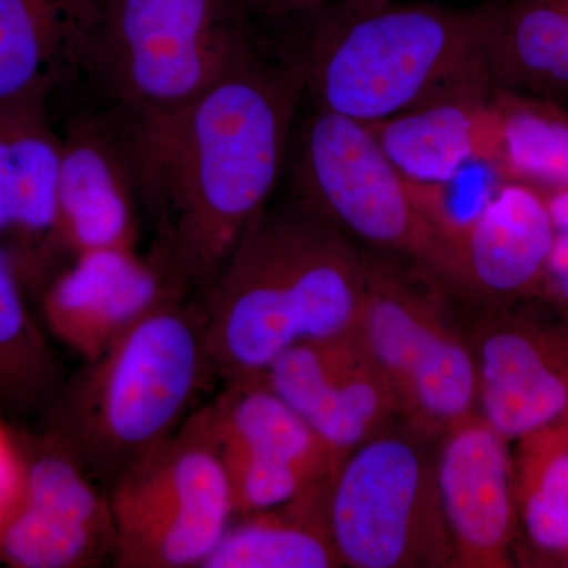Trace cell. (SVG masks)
<instances>
[{
  "instance_id": "cell-28",
  "label": "cell",
  "mask_w": 568,
  "mask_h": 568,
  "mask_svg": "<svg viewBox=\"0 0 568 568\" xmlns=\"http://www.w3.org/2000/svg\"><path fill=\"white\" fill-rule=\"evenodd\" d=\"M545 276L556 298L568 308V231H558Z\"/></svg>"
},
{
  "instance_id": "cell-3",
  "label": "cell",
  "mask_w": 568,
  "mask_h": 568,
  "mask_svg": "<svg viewBox=\"0 0 568 568\" xmlns=\"http://www.w3.org/2000/svg\"><path fill=\"white\" fill-rule=\"evenodd\" d=\"M364 291V250L298 204L265 205L201 291L213 373L263 376L297 343L355 331Z\"/></svg>"
},
{
  "instance_id": "cell-2",
  "label": "cell",
  "mask_w": 568,
  "mask_h": 568,
  "mask_svg": "<svg viewBox=\"0 0 568 568\" xmlns=\"http://www.w3.org/2000/svg\"><path fill=\"white\" fill-rule=\"evenodd\" d=\"M503 2L476 7L325 0L280 22L320 110L375 123L463 93L497 89L489 41Z\"/></svg>"
},
{
  "instance_id": "cell-25",
  "label": "cell",
  "mask_w": 568,
  "mask_h": 568,
  "mask_svg": "<svg viewBox=\"0 0 568 568\" xmlns=\"http://www.w3.org/2000/svg\"><path fill=\"white\" fill-rule=\"evenodd\" d=\"M220 457L226 470L234 517L283 506L317 484L286 463L242 454H220Z\"/></svg>"
},
{
  "instance_id": "cell-14",
  "label": "cell",
  "mask_w": 568,
  "mask_h": 568,
  "mask_svg": "<svg viewBox=\"0 0 568 568\" xmlns=\"http://www.w3.org/2000/svg\"><path fill=\"white\" fill-rule=\"evenodd\" d=\"M443 437L437 487L457 567H510L518 499L508 440L478 413Z\"/></svg>"
},
{
  "instance_id": "cell-21",
  "label": "cell",
  "mask_w": 568,
  "mask_h": 568,
  "mask_svg": "<svg viewBox=\"0 0 568 568\" xmlns=\"http://www.w3.org/2000/svg\"><path fill=\"white\" fill-rule=\"evenodd\" d=\"M488 69L496 88L523 74L568 82V11L555 0L503 2Z\"/></svg>"
},
{
  "instance_id": "cell-24",
  "label": "cell",
  "mask_w": 568,
  "mask_h": 568,
  "mask_svg": "<svg viewBox=\"0 0 568 568\" xmlns=\"http://www.w3.org/2000/svg\"><path fill=\"white\" fill-rule=\"evenodd\" d=\"M503 133L497 170L568 189V123L530 111L496 92Z\"/></svg>"
},
{
  "instance_id": "cell-1",
  "label": "cell",
  "mask_w": 568,
  "mask_h": 568,
  "mask_svg": "<svg viewBox=\"0 0 568 568\" xmlns=\"http://www.w3.org/2000/svg\"><path fill=\"white\" fill-rule=\"evenodd\" d=\"M286 51L272 61L257 47L162 130L130 134L142 200L160 224L153 252L190 291L222 271L282 174L306 91Z\"/></svg>"
},
{
  "instance_id": "cell-27",
  "label": "cell",
  "mask_w": 568,
  "mask_h": 568,
  "mask_svg": "<svg viewBox=\"0 0 568 568\" xmlns=\"http://www.w3.org/2000/svg\"><path fill=\"white\" fill-rule=\"evenodd\" d=\"M22 463L0 433V526L17 506L21 491Z\"/></svg>"
},
{
  "instance_id": "cell-8",
  "label": "cell",
  "mask_w": 568,
  "mask_h": 568,
  "mask_svg": "<svg viewBox=\"0 0 568 568\" xmlns=\"http://www.w3.org/2000/svg\"><path fill=\"white\" fill-rule=\"evenodd\" d=\"M327 518L342 566L457 567L436 462L386 432L351 452L328 480Z\"/></svg>"
},
{
  "instance_id": "cell-19",
  "label": "cell",
  "mask_w": 568,
  "mask_h": 568,
  "mask_svg": "<svg viewBox=\"0 0 568 568\" xmlns=\"http://www.w3.org/2000/svg\"><path fill=\"white\" fill-rule=\"evenodd\" d=\"M331 477L306 488L283 506L231 523L203 568L342 566L328 529Z\"/></svg>"
},
{
  "instance_id": "cell-30",
  "label": "cell",
  "mask_w": 568,
  "mask_h": 568,
  "mask_svg": "<svg viewBox=\"0 0 568 568\" xmlns=\"http://www.w3.org/2000/svg\"><path fill=\"white\" fill-rule=\"evenodd\" d=\"M547 205L558 231H568V190L556 194Z\"/></svg>"
},
{
  "instance_id": "cell-11",
  "label": "cell",
  "mask_w": 568,
  "mask_h": 568,
  "mask_svg": "<svg viewBox=\"0 0 568 568\" xmlns=\"http://www.w3.org/2000/svg\"><path fill=\"white\" fill-rule=\"evenodd\" d=\"M478 324L470 345L477 413L507 440L568 416V316L506 313Z\"/></svg>"
},
{
  "instance_id": "cell-7",
  "label": "cell",
  "mask_w": 568,
  "mask_h": 568,
  "mask_svg": "<svg viewBox=\"0 0 568 568\" xmlns=\"http://www.w3.org/2000/svg\"><path fill=\"white\" fill-rule=\"evenodd\" d=\"M294 142L295 204L366 250L409 257L436 274L443 227L454 219L436 185L406 178L372 129L346 115L316 108Z\"/></svg>"
},
{
  "instance_id": "cell-16",
  "label": "cell",
  "mask_w": 568,
  "mask_h": 568,
  "mask_svg": "<svg viewBox=\"0 0 568 568\" xmlns=\"http://www.w3.org/2000/svg\"><path fill=\"white\" fill-rule=\"evenodd\" d=\"M496 92L463 93L366 125L406 178L439 185L466 164L496 166L503 133Z\"/></svg>"
},
{
  "instance_id": "cell-12",
  "label": "cell",
  "mask_w": 568,
  "mask_h": 568,
  "mask_svg": "<svg viewBox=\"0 0 568 568\" xmlns=\"http://www.w3.org/2000/svg\"><path fill=\"white\" fill-rule=\"evenodd\" d=\"M556 235L548 205L537 194L504 186L473 216L444 227L436 276L455 295L506 306L545 278Z\"/></svg>"
},
{
  "instance_id": "cell-6",
  "label": "cell",
  "mask_w": 568,
  "mask_h": 568,
  "mask_svg": "<svg viewBox=\"0 0 568 568\" xmlns=\"http://www.w3.org/2000/svg\"><path fill=\"white\" fill-rule=\"evenodd\" d=\"M365 291L357 331L414 435L444 436L477 413L470 339L452 317V291L424 265L364 250Z\"/></svg>"
},
{
  "instance_id": "cell-15",
  "label": "cell",
  "mask_w": 568,
  "mask_h": 568,
  "mask_svg": "<svg viewBox=\"0 0 568 568\" xmlns=\"http://www.w3.org/2000/svg\"><path fill=\"white\" fill-rule=\"evenodd\" d=\"M63 140L59 211L65 252L138 248L140 174L132 138L122 121L89 118Z\"/></svg>"
},
{
  "instance_id": "cell-32",
  "label": "cell",
  "mask_w": 568,
  "mask_h": 568,
  "mask_svg": "<svg viewBox=\"0 0 568 568\" xmlns=\"http://www.w3.org/2000/svg\"><path fill=\"white\" fill-rule=\"evenodd\" d=\"M495 2H506V0H495Z\"/></svg>"
},
{
  "instance_id": "cell-29",
  "label": "cell",
  "mask_w": 568,
  "mask_h": 568,
  "mask_svg": "<svg viewBox=\"0 0 568 568\" xmlns=\"http://www.w3.org/2000/svg\"><path fill=\"white\" fill-rule=\"evenodd\" d=\"M252 18L280 22L320 6L325 0H242Z\"/></svg>"
},
{
  "instance_id": "cell-4",
  "label": "cell",
  "mask_w": 568,
  "mask_h": 568,
  "mask_svg": "<svg viewBox=\"0 0 568 568\" xmlns=\"http://www.w3.org/2000/svg\"><path fill=\"white\" fill-rule=\"evenodd\" d=\"M212 377L201 305L168 302L59 388L52 435L108 491L182 428Z\"/></svg>"
},
{
  "instance_id": "cell-9",
  "label": "cell",
  "mask_w": 568,
  "mask_h": 568,
  "mask_svg": "<svg viewBox=\"0 0 568 568\" xmlns=\"http://www.w3.org/2000/svg\"><path fill=\"white\" fill-rule=\"evenodd\" d=\"M108 495L115 567L203 568L234 518L222 457L194 413Z\"/></svg>"
},
{
  "instance_id": "cell-10",
  "label": "cell",
  "mask_w": 568,
  "mask_h": 568,
  "mask_svg": "<svg viewBox=\"0 0 568 568\" xmlns=\"http://www.w3.org/2000/svg\"><path fill=\"white\" fill-rule=\"evenodd\" d=\"M261 377L342 459L399 416L394 392L357 331L297 343Z\"/></svg>"
},
{
  "instance_id": "cell-18",
  "label": "cell",
  "mask_w": 568,
  "mask_h": 568,
  "mask_svg": "<svg viewBox=\"0 0 568 568\" xmlns=\"http://www.w3.org/2000/svg\"><path fill=\"white\" fill-rule=\"evenodd\" d=\"M102 0H0V100L84 67Z\"/></svg>"
},
{
  "instance_id": "cell-17",
  "label": "cell",
  "mask_w": 568,
  "mask_h": 568,
  "mask_svg": "<svg viewBox=\"0 0 568 568\" xmlns=\"http://www.w3.org/2000/svg\"><path fill=\"white\" fill-rule=\"evenodd\" d=\"M196 417L219 454H242L297 467L325 480L343 462L263 377L224 383Z\"/></svg>"
},
{
  "instance_id": "cell-31",
  "label": "cell",
  "mask_w": 568,
  "mask_h": 568,
  "mask_svg": "<svg viewBox=\"0 0 568 568\" xmlns=\"http://www.w3.org/2000/svg\"><path fill=\"white\" fill-rule=\"evenodd\" d=\"M560 424L566 426V429H567V433H568V416L566 418H564V420H560Z\"/></svg>"
},
{
  "instance_id": "cell-5",
  "label": "cell",
  "mask_w": 568,
  "mask_h": 568,
  "mask_svg": "<svg viewBox=\"0 0 568 568\" xmlns=\"http://www.w3.org/2000/svg\"><path fill=\"white\" fill-rule=\"evenodd\" d=\"M252 20L242 0H102L84 65L151 136L257 50Z\"/></svg>"
},
{
  "instance_id": "cell-23",
  "label": "cell",
  "mask_w": 568,
  "mask_h": 568,
  "mask_svg": "<svg viewBox=\"0 0 568 568\" xmlns=\"http://www.w3.org/2000/svg\"><path fill=\"white\" fill-rule=\"evenodd\" d=\"M58 366L33 331L13 261L0 250V395L31 402L41 392L58 394Z\"/></svg>"
},
{
  "instance_id": "cell-13",
  "label": "cell",
  "mask_w": 568,
  "mask_h": 568,
  "mask_svg": "<svg viewBox=\"0 0 568 568\" xmlns=\"http://www.w3.org/2000/svg\"><path fill=\"white\" fill-rule=\"evenodd\" d=\"M190 291L155 252L93 250L74 254L44 297L48 323L82 362H91L126 331Z\"/></svg>"
},
{
  "instance_id": "cell-20",
  "label": "cell",
  "mask_w": 568,
  "mask_h": 568,
  "mask_svg": "<svg viewBox=\"0 0 568 568\" xmlns=\"http://www.w3.org/2000/svg\"><path fill=\"white\" fill-rule=\"evenodd\" d=\"M0 556L20 568H92L114 562L112 511L18 497L0 526Z\"/></svg>"
},
{
  "instance_id": "cell-26",
  "label": "cell",
  "mask_w": 568,
  "mask_h": 568,
  "mask_svg": "<svg viewBox=\"0 0 568 568\" xmlns=\"http://www.w3.org/2000/svg\"><path fill=\"white\" fill-rule=\"evenodd\" d=\"M21 95L0 100V235H13Z\"/></svg>"
},
{
  "instance_id": "cell-22",
  "label": "cell",
  "mask_w": 568,
  "mask_h": 568,
  "mask_svg": "<svg viewBox=\"0 0 568 568\" xmlns=\"http://www.w3.org/2000/svg\"><path fill=\"white\" fill-rule=\"evenodd\" d=\"M517 499L538 549L568 555V433L552 424L519 439Z\"/></svg>"
}]
</instances>
